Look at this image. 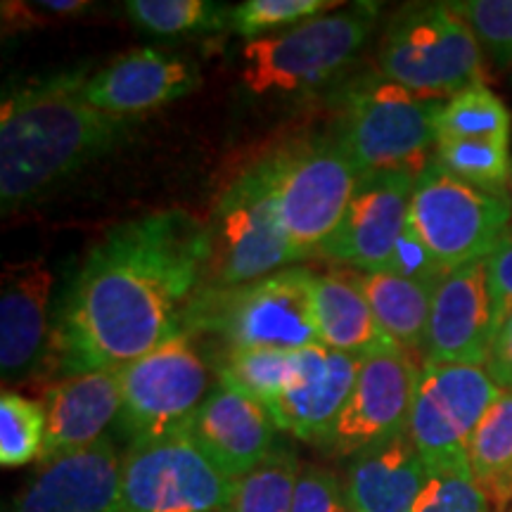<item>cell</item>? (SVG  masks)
<instances>
[{"instance_id": "obj_1", "label": "cell", "mask_w": 512, "mask_h": 512, "mask_svg": "<svg viewBox=\"0 0 512 512\" xmlns=\"http://www.w3.org/2000/svg\"><path fill=\"white\" fill-rule=\"evenodd\" d=\"M209 268L207 226L185 211L119 223L86 254L57 318L50 354L67 377L124 368L181 335Z\"/></svg>"}, {"instance_id": "obj_2", "label": "cell", "mask_w": 512, "mask_h": 512, "mask_svg": "<svg viewBox=\"0 0 512 512\" xmlns=\"http://www.w3.org/2000/svg\"><path fill=\"white\" fill-rule=\"evenodd\" d=\"M88 72L72 69L15 88L0 107L3 214L41 200L55 185L114 150L131 119L86 100Z\"/></svg>"}, {"instance_id": "obj_3", "label": "cell", "mask_w": 512, "mask_h": 512, "mask_svg": "<svg viewBox=\"0 0 512 512\" xmlns=\"http://www.w3.org/2000/svg\"><path fill=\"white\" fill-rule=\"evenodd\" d=\"M214 330L235 351H302L320 344L316 323V273L285 268L230 290L202 292L185 328Z\"/></svg>"}, {"instance_id": "obj_4", "label": "cell", "mask_w": 512, "mask_h": 512, "mask_svg": "<svg viewBox=\"0 0 512 512\" xmlns=\"http://www.w3.org/2000/svg\"><path fill=\"white\" fill-rule=\"evenodd\" d=\"M377 17L375 3L325 12L278 34L247 41L242 83L254 95H297L323 86L366 46Z\"/></svg>"}, {"instance_id": "obj_5", "label": "cell", "mask_w": 512, "mask_h": 512, "mask_svg": "<svg viewBox=\"0 0 512 512\" xmlns=\"http://www.w3.org/2000/svg\"><path fill=\"white\" fill-rule=\"evenodd\" d=\"M207 235L211 290L254 283L304 259L287 238L275 209L271 157L245 171L216 200Z\"/></svg>"}, {"instance_id": "obj_6", "label": "cell", "mask_w": 512, "mask_h": 512, "mask_svg": "<svg viewBox=\"0 0 512 512\" xmlns=\"http://www.w3.org/2000/svg\"><path fill=\"white\" fill-rule=\"evenodd\" d=\"M444 107L446 100L411 93L382 76L349 95L337 140L361 176H418L434 159Z\"/></svg>"}, {"instance_id": "obj_7", "label": "cell", "mask_w": 512, "mask_h": 512, "mask_svg": "<svg viewBox=\"0 0 512 512\" xmlns=\"http://www.w3.org/2000/svg\"><path fill=\"white\" fill-rule=\"evenodd\" d=\"M380 74L425 98H453L484 83V53L448 3L403 10L382 38Z\"/></svg>"}, {"instance_id": "obj_8", "label": "cell", "mask_w": 512, "mask_h": 512, "mask_svg": "<svg viewBox=\"0 0 512 512\" xmlns=\"http://www.w3.org/2000/svg\"><path fill=\"white\" fill-rule=\"evenodd\" d=\"M510 192L484 190L432 159L415 178L411 230L444 271L486 259L510 228Z\"/></svg>"}, {"instance_id": "obj_9", "label": "cell", "mask_w": 512, "mask_h": 512, "mask_svg": "<svg viewBox=\"0 0 512 512\" xmlns=\"http://www.w3.org/2000/svg\"><path fill=\"white\" fill-rule=\"evenodd\" d=\"M209 382V363L185 330L121 368L117 427L128 446L188 430Z\"/></svg>"}, {"instance_id": "obj_10", "label": "cell", "mask_w": 512, "mask_h": 512, "mask_svg": "<svg viewBox=\"0 0 512 512\" xmlns=\"http://www.w3.org/2000/svg\"><path fill=\"white\" fill-rule=\"evenodd\" d=\"M271 171L280 223L306 259L339 228L363 176L339 140L278 152L271 157Z\"/></svg>"}, {"instance_id": "obj_11", "label": "cell", "mask_w": 512, "mask_h": 512, "mask_svg": "<svg viewBox=\"0 0 512 512\" xmlns=\"http://www.w3.org/2000/svg\"><path fill=\"white\" fill-rule=\"evenodd\" d=\"M233 494V479L188 430L128 446L121 458V512H219L230 510Z\"/></svg>"}, {"instance_id": "obj_12", "label": "cell", "mask_w": 512, "mask_h": 512, "mask_svg": "<svg viewBox=\"0 0 512 512\" xmlns=\"http://www.w3.org/2000/svg\"><path fill=\"white\" fill-rule=\"evenodd\" d=\"M501 394L503 389L479 366H422L408 437L427 470L470 475L467 451L472 437Z\"/></svg>"}, {"instance_id": "obj_13", "label": "cell", "mask_w": 512, "mask_h": 512, "mask_svg": "<svg viewBox=\"0 0 512 512\" xmlns=\"http://www.w3.org/2000/svg\"><path fill=\"white\" fill-rule=\"evenodd\" d=\"M422 368L399 344L363 356L347 406L320 446L335 456H361L408 432Z\"/></svg>"}, {"instance_id": "obj_14", "label": "cell", "mask_w": 512, "mask_h": 512, "mask_svg": "<svg viewBox=\"0 0 512 512\" xmlns=\"http://www.w3.org/2000/svg\"><path fill=\"white\" fill-rule=\"evenodd\" d=\"M415 178L408 171L363 176L342 223L318 254L361 273L387 271L411 226Z\"/></svg>"}, {"instance_id": "obj_15", "label": "cell", "mask_w": 512, "mask_h": 512, "mask_svg": "<svg viewBox=\"0 0 512 512\" xmlns=\"http://www.w3.org/2000/svg\"><path fill=\"white\" fill-rule=\"evenodd\" d=\"M494 337L486 259L448 271L432 297L425 363L484 368Z\"/></svg>"}, {"instance_id": "obj_16", "label": "cell", "mask_w": 512, "mask_h": 512, "mask_svg": "<svg viewBox=\"0 0 512 512\" xmlns=\"http://www.w3.org/2000/svg\"><path fill=\"white\" fill-rule=\"evenodd\" d=\"M278 427L254 396L219 373V384L190 420L188 432L204 456L238 482L273 453Z\"/></svg>"}, {"instance_id": "obj_17", "label": "cell", "mask_w": 512, "mask_h": 512, "mask_svg": "<svg viewBox=\"0 0 512 512\" xmlns=\"http://www.w3.org/2000/svg\"><path fill=\"white\" fill-rule=\"evenodd\" d=\"M12 512H121V456L112 439L38 465Z\"/></svg>"}, {"instance_id": "obj_18", "label": "cell", "mask_w": 512, "mask_h": 512, "mask_svg": "<svg viewBox=\"0 0 512 512\" xmlns=\"http://www.w3.org/2000/svg\"><path fill=\"white\" fill-rule=\"evenodd\" d=\"M363 356L332 351L323 344L302 349V370L290 389L268 406L278 430L323 444L358 380Z\"/></svg>"}, {"instance_id": "obj_19", "label": "cell", "mask_w": 512, "mask_h": 512, "mask_svg": "<svg viewBox=\"0 0 512 512\" xmlns=\"http://www.w3.org/2000/svg\"><path fill=\"white\" fill-rule=\"evenodd\" d=\"M46 444L38 465L98 444L121 413V368L62 377L46 394Z\"/></svg>"}, {"instance_id": "obj_20", "label": "cell", "mask_w": 512, "mask_h": 512, "mask_svg": "<svg viewBox=\"0 0 512 512\" xmlns=\"http://www.w3.org/2000/svg\"><path fill=\"white\" fill-rule=\"evenodd\" d=\"M50 287L53 273L43 259L5 268L0 297V370L5 382L34 375L50 354Z\"/></svg>"}, {"instance_id": "obj_21", "label": "cell", "mask_w": 512, "mask_h": 512, "mask_svg": "<svg viewBox=\"0 0 512 512\" xmlns=\"http://www.w3.org/2000/svg\"><path fill=\"white\" fill-rule=\"evenodd\" d=\"M200 74L190 62L157 50H133L88 76L86 100L114 117H136L192 93Z\"/></svg>"}, {"instance_id": "obj_22", "label": "cell", "mask_w": 512, "mask_h": 512, "mask_svg": "<svg viewBox=\"0 0 512 512\" xmlns=\"http://www.w3.org/2000/svg\"><path fill=\"white\" fill-rule=\"evenodd\" d=\"M427 479L430 470L406 432L356 456L344 494L354 512H413Z\"/></svg>"}, {"instance_id": "obj_23", "label": "cell", "mask_w": 512, "mask_h": 512, "mask_svg": "<svg viewBox=\"0 0 512 512\" xmlns=\"http://www.w3.org/2000/svg\"><path fill=\"white\" fill-rule=\"evenodd\" d=\"M316 323L323 347L351 356H368L392 344L377 325L358 275H316Z\"/></svg>"}, {"instance_id": "obj_24", "label": "cell", "mask_w": 512, "mask_h": 512, "mask_svg": "<svg viewBox=\"0 0 512 512\" xmlns=\"http://www.w3.org/2000/svg\"><path fill=\"white\" fill-rule=\"evenodd\" d=\"M380 330L401 349L425 351L432 297L437 285L406 278L394 271H370L358 275Z\"/></svg>"}, {"instance_id": "obj_25", "label": "cell", "mask_w": 512, "mask_h": 512, "mask_svg": "<svg viewBox=\"0 0 512 512\" xmlns=\"http://www.w3.org/2000/svg\"><path fill=\"white\" fill-rule=\"evenodd\" d=\"M472 482L494 512H512V392H503L479 422L467 451Z\"/></svg>"}, {"instance_id": "obj_26", "label": "cell", "mask_w": 512, "mask_h": 512, "mask_svg": "<svg viewBox=\"0 0 512 512\" xmlns=\"http://www.w3.org/2000/svg\"><path fill=\"white\" fill-rule=\"evenodd\" d=\"M510 131V110L486 83L448 98L439 119V138L510 143Z\"/></svg>"}, {"instance_id": "obj_27", "label": "cell", "mask_w": 512, "mask_h": 512, "mask_svg": "<svg viewBox=\"0 0 512 512\" xmlns=\"http://www.w3.org/2000/svg\"><path fill=\"white\" fill-rule=\"evenodd\" d=\"M304 467L290 448H273L259 467L235 482L230 512H290Z\"/></svg>"}, {"instance_id": "obj_28", "label": "cell", "mask_w": 512, "mask_h": 512, "mask_svg": "<svg viewBox=\"0 0 512 512\" xmlns=\"http://www.w3.org/2000/svg\"><path fill=\"white\" fill-rule=\"evenodd\" d=\"M302 370V351H235L228 356L221 375L235 382L242 392L254 396L266 408L280 399Z\"/></svg>"}, {"instance_id": "obj_29", "label": "cell", "mask_w": 512, "mask_h": 512, "mask_svg": "<svg viewBox=\"0 0 512 512\" xmlns=\"http://www.w3.org/2000/svg\"><path fill=\"white\" fill-rule=\"evenodd\" d=\"M126 12L147 34L183 36L226 27L233 8L209 0H128Z\"/></svg>"}, {"instance_id": "obj_30", "label": "cell", "mask_w": 512, "mask_h": 512, "mask_svg": "<svg viewBox=\"0 0 512 512\" xmlns=\"http://www.w3.org/2000/svg\"><path fill=\"white\" fill-rule=\"evenodd\" d=\"M48 415L41 401L17 392L0 396V465L22 467L41 458Z\"/></svg>"}, {"instance_id": "obj_31", "label": "cell", "mask_w": 512, "mask_h": 512, "mask_svg": "<svg viewBox=\"0 0 512 512\" xmlns=\"http://www.w3.org/2000/svg\"><path fill=\"white\" fill-rule=\"evenodd\" d=\"M344 8V3H335V0H249L238 8H233L230 15V27L242 38L256 41L264 38L268 31H275L285 27H297V24L306 22V19L325 15V10Z\"/></svg>"}, {"instance_id": "obj_32", "label": "cell", "mask_w": 512, "mask_h": 512, "mask_svg": "<svg viewBox=\"0 0 512 512\" xmlns=\"http://www.w3.org/2000/svg\"><path fill=\"white\" fill-rule=\"evenodd\" d=\"M448 8L470 27L482 53L498 69H512V0H458Z\"/></svg>"}, {"instance_id": "obj_33", "label": "cell", "mask_w": 512, "mask_h": 512, "mask_svg": "<svg viewBox=\"0 0 512 512\" xmlns=\"http://www.w3.org/2000/svg\"><path fill=\"white\" fill-rule=\"evenodd\" d=\"M413 512H494L472 475L430 472Z\"/></svg>"}, {"instance_id": "obj_34", "label": "cell", "mask_w": 512, "mask_h": 512, "mask_svg": "<svg viewBox=\"0 0 512 512\" xmlns=\"http://www.w3.org/2000/svg\"><path fill=\"white\" fill-rule=\"evenodd\" d=\"M344 484L330 470L306 465L299 475L290 512H349Z\"/></svg>"}, {"instance_id": "obj_35", "label": "cell", "mask_w": 512, "mask_h": 512, "mask_svg": "<svg viewBox=\"0 0 512 512\" xmlns=\"http://www.w3.org/2000/svg\"><path fill=\"white\" fill-rule=\"evenodd\" d=\"M486 283H489L494 330L512 313V226L505 230L494 252L486 256Z\"/></svg>"}, {"instance_id": "obj_36", "label": "cell", "mask_w": 512, "mask_h": 512, "mask_svg": "<svg viewBox=\"0 0 512 512\" xmlns=\"http://www.w3.org/2000/svg\"><path fill=\"white\" fill-rule=\"evenodd\" d=\"M387 271H394L399 275H406V278L422 280V283L439 285L441 278H444L446 271L437 264L430 249H427L422 242L415 238V233L408 226V233L403 235L399 249H396L392 266Z\"/></svg>"}, {"instance_id": "obj_37", "label": "cell", "mask_w": 512, "mask_h": 512, "mask_svg": "<svg viewBox=\"0 0 512 512\" xmlns=\"http://www.w3.org/2000/svg\"><path fill=\"white\" fill-rule=\"evenodd\" d=\"M484 370L498 389L512 392V313H508L494 330Z\"/></svg>"}, {"instance_id": "obj_38", "label": "cell", "mask_w": 512, "mask_h": 512, "mask_svg": "<svg viewBox=\"0 0 512 512\" xmlns=\"http://www.w3.org/2000/svg\"><path fill=\"white\" fill-rule=\"evenodd\" d=\"M5 19L22 17L29 24V17H38L43 22L46 17H72L86 12L88 3L83 0H43V3H5Z\"/></svg>"}, {"instance_id": "obj_39", "label": "cell", "mask_w": 512, "mask_h": 512, "mask_svg": "<svg viewBox=\"0 0 512 512\" xmlns=\"http://www.w3.org/2000/svg\"><path fill=\"white\" fill-rule=\"evenodd\" d=\"M508 190H510V200H512V174H510V188Z\"/></svg>"}, {"instance_id": "obj_40", "label": "cell", "mask_w": 512, "mask_h": 512, "mask_svg": "<svg viewBox=\"0 0 512 512\" xmlns=\"http://www.w3.org/2000/svg\"><path fill=\"white\" fill-rule=\"evenodd\" d=\"M219 512H230V510H219Z\"/></svg>"}, {"instance_id": "obj_41", "label": "cell", "mask_w": 512, "mask_h": 512, "mask_svg": "<svg viewBox=\"0 0 512 512\" xmlns=\"http://www.w3.org/2000/svg\"><path fill=\"white\" fill-rule=\"evenodd\" d=\"M349 512H354V510H349Z\"/></svg>"}]
</instances>
